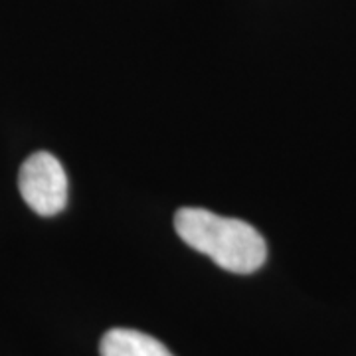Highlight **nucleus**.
Instances as JSON below:
<instances>
[{
	"label": "nucleus",
	"mask_w": 356,
	"mask_h": 356,
	"mask_svg": "<svg viewBox=\"0 0 356 356\" xmlns=\"http://www.w3.org/2000/svg\"><path fill=\"white\" fill-rule=\"evenodd\" d=\"M175 228L186 245L229 273L248 275L266 264V240L248 222L218 216L204 208H180Z\"/></svg>",
	"instance_id": "f257e3e1"
},
{
	"label": "nucleus",
	"mask_w": 356,
	"mask_h": 356,
	"mask_svg": "<svg viewBox=\"0 0 356 356\" xmlns=\"http://www.w3.org/2000/svg\"><path fill=\"white\" fill-rule=\"evenodd\" d=\"M24 202L40 216H56L67 202V177L54 154L40 151L28 156L18 172Z\"/></svg>",
	"instance_id": "f03ea898"
},
{
	"label": "nucleus",
	"mask_w": 356,
	"mask_h": 356,
	"mask_svg": "<svg viewBox=\"0 0 356 356\" xmlns=\"http://www.w3.org/2000/svg\"><path fill=\"white\" fill-rule=\"evenodd\" d=\"M102 356H172L161 341L133 329H111L99 344Z\"/></svg>",
	"instance_id": "7ed1b4c3"
}]
</instances>
